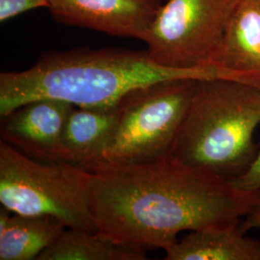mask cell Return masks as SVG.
Here are the masks:
<instances>
[{"mask_svg": "<svg viewBox=\"0 0 260 260\" xmlns=\"http://www.w3.org/2000/svg\"><path fill=\"white\" fill-rule=\"evenodd\" d=\"M0 209V260H37L67 229L51 216H28Z\"/></svg>", "mask_w": 260, "mask_h": 260, "instance_id": "cell-12", "label": "cell"}, {"mask_svg": "<svg viewBox=\"0 0 260 260\" xmlns=\"http://www.w3.org/2000/svg\"><path fill=\"white\" fill-rule=\"evenodd\" d=\"M197 79L180 78L148 84L118 102L120 117L103 160L145 164L171 155Z\"/></svg>", "mask_w": 260, "mask_h": 260, "instance_id": "cell-5", "label": "cell"}, {"mask_svg": "<svg viewBox=\"0 0 260 260\" xmlns=\"http://www.w3.org/2000/svg\"><path fill=\"white\" fill-rule=\"evenodd\" d=\"M56 21L117 37L143 40L163 0H47Z\"/></svg>", "mask_w": 260, "mask_h": 260, "instance_id": "cell-8", "label": "cell"}, {"mask_svg": "<svg viewBox=\"0 0 260 260\" xmlns=\"http://www.w3.org/2000/svg\"><path fill=\"white\" fill-rule=\"evenodd\" d=\"M163 1H166V0H163Z\"/></svg>", "mask_w": 260, "mask_h": 260, "instance_id": "cell-16", "label": "cell"}, {"mask_svg": "<svg viewBox=\"0 0 260 260\" xmlns=\"http://www.w3.org/2000/svg\"><path fill=\"white\" fill-rule=\"evenodd\" d=\"M209 66L239 74L260 85V0H242Z\"/></svg>", "mask_w": 260, "mask_h": 260, "instance_id": "cell-10", "label": "cell"}, {"mask_svg": "<svg viewBox=\"0 0 260 260\" xmlns=\"http://www.w3.org/2000/svg\"><path fill=\"white\" fill-rule=\"evenodd\" d=\"M86 170L96 233L136 250L165 251L182 232L239 223L251 208L231 179L172 154L145 164L99 161Z\"/></svg>", "mask_w": 260, "mask_h": 260, "instance_id": "cell-1", "label": "cell"}, {"mask_svg": "<svg viewBox=\"0 0 260 260\" xmlns=\"http://www.w3.org/2000/svg\"><path fill=\"white\" fill-rule=\"evenodd\" d=\"M242 0H166L143 42L157 65L172 69L209 66Z\"/></svg>", "mask_w": 260, "mask_h": 260, "instance_id": "cell-6", "label": "cell"}, {"mask_svg": "<svg viewBox=\"0 0 260 260\" xmlns=\"http://www.w3.org/2000/svg\"><path fill=\"white\" fill-rule=\"evenodd\" d=\"M147 251L124 246L98 233L67 228L37 260H145Z\"/></svg>", "mask_w": 260, "mask_h": 260, "instance_id": "cell-13", "label": "cell"}, {"mask_svg": "<svg viewBox=\"0 0 260 260\" xmlns=\"http://www.w3.org/2000/svg\"><path fill=\"white\" fill-rule=\"evenodd\" d=\"M47 6V0H0V21L3 23L24 12Z\"/></svg>", "mask_w": 260, "mask_h": 260, "instance_id": "cell-15", "label": "cell"}, {"mask_svg": "<svg viewBox=\"0 0 260 260\" xmlns=\"http://www.w3.org/2000/svg\"><path fill=\"white\" fill-rule=\"evenodd\" d=\"M91 173L42 162L0 141V204L12 213L51 216L67 228L96 233L89 207Z\"/></svg>", "mask_w": 260, "mask_h": 260, "instance_id": "cell-4", "label": "cell"}, {"mask_svg": "<svg viewBox=\"0 0 260 260\" xmlns=\"http://www.w3.org/2000/svg\"><path fill=\"white\" fill-rule=\"evenodd\" d=\"M231 181L251 200L250 211L241 223L242 231L245 233L252 230L260 232V149L246 171Z\"/></svg>", "mask_w": 260, "mask_h": 260, "instance_id": "cell-14", "label": "cell"}, {"mask_svg": "<svg viewBox=\"0 0 260 260\" xmlns=\"http://www.w3.org/2000/svg\"><path fill=\"white\" fill-rule=\"evenodd\" d=\"M260 85L226 78L198 80L172 149L187 165L233 179L259 149Z\"/></svg>", "mask_w": 260, "mask_h": 260, "instance_id": "cell-3", "label": "cell"}, {"mask_svg": "<svg viewBox=\"0 0 260 260\" xmlns=\"http://www.w3.org/2000/svg\"><path fill=\"white\" fill-rule=\"evenodd\" d=\"M73 106L52 99L21 104L1 118V141L38 161L62 162L63 132Z\"/></svg>", "mask_w": 260, "mask_h": 260, "instance_id": "cell-7", "label": "cell"}, {"mask_svg": "<svg viewBox=\"0 0 260 260\" xmlns=\"http://www.w3.org/2000/svg\"><path fill=\"white\" fill-rule=\"evenodd\" d=\"M226 78L252 83L215 66L172 69L154 63L147 50L79 47L49 51L25 71L0 74V117L24 103L52 99L79 107L109 106L130 91L162 80Z\"/></svg>", "mask_w": 260, "mask_h": 260, "instance_id": "cell-2", "label": "cell"}, {"mask_svg": "<svg viewBox=\"0 0 260 260\" xmlns=\"http://www.w3.org/2000/svg\"><path fill=\"white\" fill-rule=\"evenodd\" d=\"M120 117L118 103L109 106H73L62 139V162L91 167L103 160Z\"/></svg>", "mask_w": 260, "mask_h": 260, "instance_id": "cell-9", "label": "cell"}, {"mask_svg": "<svg viewBox=\"0 0 260 260\" xmlns=\"http://www.w3.org/2000/svg\"><path fill=\"white\" fill-rule=\"evenodd\" d=\"M241 223L192 231L168 247L167 260H260V242L245 235Z\"/></svg>", "mask_w": 260, "mask_h": 260, "instance_id": "cell-11", "label": "cell"}]
</instances>
